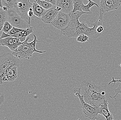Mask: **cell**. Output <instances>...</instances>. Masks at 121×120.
Masks as SVG:
<instances>
[{"instance_id": "1", "label": "cell", "mask_w": 121, "mask_h": 120, "mask_svg": "<svg viewBox=\"0 0 121 120\" xmlns=\"http://www.w3.org/2000/svg\"><path fill=\"white\" fill-rule=\"evenodd\" d=\"M92 13H86L77 11L69 14L70 21L68 27L61 31V34L69 38H77L79 35L84 34L93 39L97 38L102 35L97 32L98 26H102L104 14L100 13L97 20L93 23L88 22H79V18L84 14H90Z\"/></svg>"}, {"instance_id": "2", "label": "cell", "mask_w": 121, "mask_h": 120, "mask_svg": "<svg viewBox=\"0 0 121 120\" xmlns=\"http://www.w3.org/2000/svg\"><path fill=\"white\" fill-rule=\"evenodd\" d=\"M81 95L85 102L95 107L104 105L108 100L102 86L90 80H85L81 83Z\"/></svg>"}, {"instance_id": "3", "label": "cell", "mask_w": 121, "mask_h": 120, "mask_svg": "<svg viewBox=\"0 0 121 120\" xmlns=\"http://www.w3.org/2000/svg\"><path fill=\"white\" fill-rule=\"evenodd\" d=\"M72 92L76 97L79 98L81 107L85 117L91 120L97 118L99 114L98 108L93 107L85 101L83 96L81 95L80 87L74 88L72 90Z\"/></svg>"}, {"instance_id": "4", "label": "cell", "mask_w": 121, "mask_h": 120, "mask_svg": "<svg viewBox=\"0 0 121 120\" xmlns=\"http://www.w3.org/2000/svg\"><path fill=\"white\" fill-rule=\"evenodd\" d=\"M19 59L12 53H7L1 55L0 57V79L6 76L8 69L14 66L19 67Z\"/></svg>"}, {"instance_id": "5", "label": "cell", "mask_w": 121, "mask_h": 120, "mask_svg": "<svg viewBox=\"0 0 121 120\" xmlns=\"http://www.w3.org/2000/svg\"><path fill=\"white\" fill-rule=\"evenodd\" d=\"M14 10L21 18L31 24V17L28 15L30 8H33V4L29 0H15Z\"/></svg>"}, {"instance_id": "6", "label": "cell", "mask_w": 121, "mask_h": 120, "mask_svg": "<svg viewBox=\"0 0 121 120\" xmlns=\"http://www.w3.org/2000/svg\"><path fill=\"white\" fill-rule=\"evenodd\" d=\"M7 14V21L13 27L24 30L31 28L30 24L22 19L14 9L8 10Z\"/></svg>"}, {"instance_id": "7", "label": "cell", "mask_w": 121, "mask_h": 120, "mask_svg": "<svg viewBox=\"0 0 121 120\" xmlns=\"http://www.w3.org/2000/svg\"><path fill=\"white\" fill-rule=\"evenodd\" d=\"M30 38V37H28L26 41L23 42L16 50L12 52V54L19 59H30L35 52L29 46L28 41Z\"/></svg>"}, {"instance_id": "8", "label": "cell", "mask_w": 121, "mask_h": 120, "mask_svg": "<svg viewBox=\"0 0 121 120\" xmlns=\"http://www.w3.org/2000/svg\"><path fill=\"white\" fill-rule=\"evenodd\" d=\"M70 21L69 15L60 11L50 24L56 29L62 31L68 27Z\"/></svg>"}, {"instance_id": "9", "label": "cell", "mask_w": 121, "mask_h": 120, "mask_svg": "<svg viewBox=\"0 0 121 120\" xmlns=\"http://www.w3.org/2000/svg\"><path fill=\"white\" fill-rule=\"evenodd\" d=\"M121 4V0H101L99 5V12L104 14L106 12L117 10Z\"/></svg>"}, {"instance_id": "10", "label": "cell", "mask_w": 121, "mask_h": 120, "mask_svg": "<svg viewBox=\"0 0 121 120\" xmlns=\"http://www.w3.org/2000/svg\"><path fill=\"white\" fill-rule=\"evenodd\" d=\"M22 43L19 39L12 37H7L0 39V45L8 47L12 52L16 50Z\"/></svg>"}, {"instance_id": "11", "label": "cell", "mask_w": 121, "mask_h": 120, "mask_svg": "<svg viewBox=\"0 0 121 120\" xmlns=\"http://www.w3.org/2000/svg\"><path fill=\"white\" fill-rule=\"evenodd\" d=\"M112 80L108 83L109 85L112 83H114L113 85H115L116 82H120L121 83V80L119 79V80H115L114 77L112 78ZM116 95L114 96H110V98L115 99V104L114 107L117 110L121 109V84L119 85L118 86L115 90Z\"/></svg>"}, {"instance_id": "12", "label": "cell", "mask_w": 121, "mask_h": 120, "mask_svg": "<svg viewBox=\"0 0 121 120\" xmlns=\"http://www.w3.org/2000/svg\"><path fill=\"white\" fill-rule=\"evenodd\" d=\"M33 32H34V29L32 27L26 29L25 31H22L21 32L15 34V35H9L7 34H6L4 33L3 32L1 36L0 39H3L7 37H12V38L19 39L20 42L23 43L26 41V37Z\"/></svg>"}, {"instance_id": "13", "label": "cell", "mask_w": 121, "mask_h": 120, "mask_svg": "<svg viewBox=\"0 0 121 120\" xmlns=\"http://www.w3.org/2000/svg\"><path fill=\"white\" fill-rule=\"evenodd\" d=\"M56 7V6H54L53 8L49 10L47 13L41 17V19L44 23L50 24L56 18L59 12L55 10Z\"/></svg>"}, {"instance_id": "14", "label": "cell", "mask_w": 121, "mask_h": 120, "mask_svg": "<svg viewBox=\"0 0 121 120\" xmlns=\"http://www.w3.org/2000/svg\"><path fill=\"white\" fill-rule=\"evenodd\" d=\"M108 105V103L107 101L104 105H102L98 107V114L104 116L106 120H112L114 118L113 115L110 112Z\"/></svg>"}, {"instance_id": "15", "label": "cell", "mask_w": 121, "mask_h": 120, "mask_svg": "<svg viewBox=\"0 0 121 120\" xmlns=\"http://www.w3.org/2000/svg\"><path fill=\"white\" fill-rule=\"evenodd\" d=\"M48 10H46L38 4L36 1H35L33 4V11L34 16L38 19H41L43 16L45 15Z\"/></svg>"}, {"instance_id": "16", "label": "cell", "mask_w": 121, "mask_h": 120, "mask_svg": "<svg viewBox=\"0 0 121 120\" xmlns=\"http://www.w3.org/2000/svg\"><path fill=\"white\" fill-rule=\"evenodd\" d=\"M18 67L17 66H14L8 68L6 71V76L9 82H13L17 78Z\"/></svg>"}, {"instance_id": "17", "label": "cell", "mask_w": 121, "mask_h": 120, "mask_svg": "<svg viewBox=\"0 0 121 120\" xmlns=\"http://www.w3.org/2000/svg\"><path fill=\"white\" fill-rule=\"evenodd\" d=\"M74 7V0H68L67 3L61 7L62 10L60 11L64 13L69 15L72 13Z\"/></svg>"}, {"instance_id": "18", "label": "cell", "mask_w": 121, "mask_h": 120, "mask_svg": "<svg viewBox=\"0 0 121 120\" xmlns=\"http://www.w3.org/2000/svg\"><path fill=\"white\" fill-rule=\"evenodd\" d=\"M0 30L1 31L4 24L7 21V11H5L3 8L0 7Z\"/></svg>"}, {"instance_id": "19", "label": "cell", "mask_w": 121, "mask_h": 120, "mask_svg": "<svg viewBox=\"0 0 121 120\" xmlns=\"http://www.w3.org/2000/svg\"><path fill=\"white\" fill-rule=\"evenodd\" d=\"M74 7L72 13H75L77 11L82 12V7L84 5L82 0H74Z\"/></svg>"}, {"instance_id": "20", "label": "cell", "mask_w": 121, "mask_h": 120, "mask_svg": "<svg viewBox=\"0 0 121 120\" xmlns=\"http://www.w3.org/2000/svg\"><path fill=\"white\" fill-rule=\"evenodd\" d=\"M88 1H89V3L87 5H85L84 4L83 5V7H82V11L83 12L86 13H92L91 12L90 8L94 6H97L99 8V6L96 3L94 2L91 0H88Z\"/></svg>"}, {"instance_id": "21", "label": "cell", "mask_w": 121, "mask_h": 120, "mask_svg": "<svg viewBox=\"0 0 121 120\" xmlns=\"http://www.w3.org/2000/svg\"><path fill=\"white\" fill-rule=\"evenodd\" d=\"M35 1L37 2L38 4L42 8H43L46 10H49L51 8H53L54 6L49 2L45 1V0H35Z\"/></svg>"}, {"instance_id": "22", "label": "cell", "mask_w": 121, "mask_h": 120, "mask_svg": "<svg viewBox=\"0 0 121 120\" xmlns=\"http://www.w3.org/2000/svg\"><path fill=\"white\" fill-rule=\"evenodd\" d=\"M34 36V39L33 41L30 43H28L29 46L30 47L32 51H34V52H37V53H43L46 52V51H41L37 50L35 48V45L37 42H40V41H39L37 38V36L35 35H33Z\"/></svg>"}, {"instance_id": "23", "label": "cell", "mask_w": 121, "mask_h": 120, "mask_svg": "<svg viewBox=\"0 0 121 120\" xmlns=\"http://www.w3.org/2000/svg\"><path fill=\"white\" fill-rule=\"evenodd\" d=\"M15 0H1L3 7H6L8 10L14 9Z\"/></svg>"}, {"instance_id": "24", "label": "cell", "mask_w": 121, "mask_h": 120, "mask_svg": "<svg viewBox=\"0 0 121 120\" xmlns=\"http://www.w3.org/2000/svg\"><path fill=\"white\" fill-rule=\"evenodd\" d=\"M13 28V27L12 26V25L8 21H7L4 24L1 31H3V32L4 33L6 34H8L9 32L11 31Z\"/></svg>"}, {"instance_id": "25", "label": "cell", "mask_w": 121, "mask_h": 120, "mask_svg": "<svg viewBox=\"0 0 121 120\" xmlns=\"http://www.w3.org/2000/svg\"><path fill=\"white\" fill-rule=\"evenodd\" d=\"M76 39L77 41L81 43H84L89 41V37L84 34L79 35Z\"/></svg>"}, {"instance_id": "26", "label": "cell", "mask_w": 121, "mask_h": 120, "mask_svg": "<svg viewBox=\"0 0 121 120\" xmlns=\"http://www.w3.org/2000/svg\"><path fill=\"white\" fill-rule=\"evenodd\" d=\"M26 30L24 29H18V28H16V27H13V29H11L10 32H9L7 34L9 35H15V34L21 32L22 31H25Z\"/></svg>"}, {"instance_id": "27", "label": "cell", "mask_w": 121, "mask_h": 120, "mask_svg": "<svg viewBox=\"0 0 121 120\" xmlns=\"http://www.w3.org/2000/svg\"><path fill=\"white\" fill-rule=\"evenodd\" d=\"M68 0H57L56 5V6L61 8V7L63 5L68 2Z\"/></svg>"}, {"instance_id": "28", "label": "cell", "mask_w": 121, "mask_h": 120, "mask_svg": "<svg viewBox=\"0 0 121 120\" xmlns=\"http://www.w3.org/2000/svg\"><path fill=\"white\" fill-rule=\"evenodd\" d=\"M5 98L3 94L0 93V105L1 106L5 101Z\"/></svg>"}, {"instance_id": "29", "label": "cell", "mask_w": 121, "mask_h": 120, "mask_svg": "<svg viewBox=\"0 0 121 120\" xmlns=\"http://www.w3.org/2000/svg\"><path fill=\"white\" fill-rule=\"evenodd\" d=\"M103 31L104 27H103V26H99L97 28V32L99 34H102V33Z\"/></svg>"}, {"instance_id": "30", "label": "cell", "mask_w": 121, "mask_h": 120, "mask_svg": "<svg viewBox=\"0 0 121 120\" xmlns=\"http://www.w3.org/2000/svg\"><path fill=\"white\" fill-rule=\"evenodd\" d=\"M7 81H8V79L7 77L6 76L4 77H2L1 79H0V84L1 85L3 84V82H7Z\"/></svg>"}, {"instance_id": "31", "label": "cell", "mask_w": 121, "mask_h": 120, "mask_svg": "<svg viewBox=\"0 0 121 120\" xmlns=\"http://www.w3.org/2000/svg\"><path fill=\"white\" fill-rule=\"evenodd\" d=\"M45 1L49 2L51 4H52L54 6H56L57 0H45Z\"/></svg>"}, {"instance_id": "32", "label": "cell", "mask_w": 121, "mask_h": 120, "mask_svg": "<svg viewBox=\"0 0 121 120\" xmlns=\"http://www.w3.org/2000/svg\"><path fill=\"white\" fill-rule=\"evenodd\" d=\"M28 16H29V17H30L33 16H34V13L33 11H29V12L28 14Z\"/></svg>"}, {"instance_id": "33", "label": "cell", "mask_w": 121, "mask_h": 120, "mask_svg": "<svg viewBox=\"0 0 121 120\" xmlns=\"http://www.w3.org/2000/svg\"><path fill=\"white\" fill-rule=\"evenodd\" d=\"M61 10H62V8H60V7L56 6V8H55V10L56 11H57V12H59Z\"/></svg>"}, {"instance_id": "34", "label": "cell", "mask_w": 121, "mask_h": 120, "mask_svg": "<svg viewBox=\"0 0 121 120\" xmlns=\"http://www.w3.org/2000/svg\"><path fill=\"white\" fill-rule=\"evenodd\" d=\"M120 66H121V65H120Z\"/></svg>"}, {"instance_id": "35", "label": "cell", "mask_w": 121, "mask_h": 120, "mask_svg": "<svg viewBox=\"0 0 121 120\" xmlns=\"http://www.w3.org/2000/svg\"><path fill=\"white\" fill-rule=\"evenodd\" d=\"M114 120V119H113V120Z\"/></svg>"}]
</instances>
